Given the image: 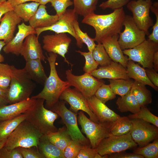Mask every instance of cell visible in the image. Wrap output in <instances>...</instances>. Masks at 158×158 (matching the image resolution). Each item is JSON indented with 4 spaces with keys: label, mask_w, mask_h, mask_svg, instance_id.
Returning a JSON list of instances; mask_svg holds the SVG:
<instances>
[{
    "label": "cell",
    "mask_w": 158,
    "mask_h": 158,
    "mask_svg": "<svg viewBox=\"0 0 158 158\" xmlns=\"http://www.w3.org/2000/svg\"><path fill=\"white\" fill-rule=\"evenodd\" d=\"M125 16L122 7L107 14H89L84 17L82 23L94 28L95 33V41L100 43L106 37L120 33Z\"/></svg>",
    "instance_id": "1"
},
{
    "label": "cell",
    "mask_w": 158,
    "mask_h": 158,
    "mask_svg": "<svg viewBox=\"0 0 158 158\" xmlns=\"http://www.w3.org/2000/svg\"><path fill=\"white\" fill-rule=\"evenodd\" d=\"M47 56L50 68L49 76L45 82L42 91L31 97L44 99L45 101V107L50 109L59 101L62 92L71 85L67 80H61L58 74L56 67L57 54L50 52L49 56Z\"/></svg>",
    "instance_id": "2"
},
{
    "label": "cell",
    "mask_w": 158,
    "mask_h": 158,
    "mask_svg": "<svg viewBox=\"0 0 158 158\" xmlns=\"http://www.w3.org/2000/svg\"><path fill=\"white\" fill-rule=\"evenodd\" d=\"M11 80L6 99L12 104L30 98L36 85L27 74L23 68L17 69L12 65Z\"/></svg>",
    "instance_id": "3"
},
{
    "label": "cell",
    "mask_w": 158,
    "mask_h": 158,
    "mask_svg": "<svg viewBox=\"0 0 158 158\" xmlns=\"http://www.w3.org/2000/svg\"><path fill=\"white\" fill-rule=\"evenodd\" d=\"M37 99L34 106L25 113L26 114L25 120L42 134L57 131L58 129L54 125V122L59 116L44 107V99Z\"/></svg>",
    "instance_id": "4"
},
{
    "label": "cell",
    "mask_w": 158,
    "mask_h": 158,
    "mask_svg": "<svg viewBox=\"0 0 158 158\" xmlns=\"http://www.w3.org/2000/svg\"><path fill=\"white\" fill-rule=\"evenodd\" d=\"M42 135L30 123L25 120L7 138L4 147L10 150L18 147H33L38 149L39 140Z\"/></svg>",
    "instance_id": "5"
},
{
    "label": "cell",
    "mask_w": 158,
    "mask_h": 158,
    "mask_svg": "<svg viewBox=\"0 0 158 158\" xmlns=\"http://www.w3.org/2000/svg\"><path fill=\"white\" fill-rule=\"evenodd\" d=\"M50 110L57 113L61 118L72 140L83 146L92 147L89 140L84 136L78 128L77 114L68 109L64 102L59 101Z\"/></svg>",
    "instance_id": "6"
},
{
    "label": "cell",
    "mask_w": 158,
    "mask_h": 158,
    "mask_svg": "<svg viewBox=\"0 0 158 158\" xmlns=\"http://www.w3.org/2000/svg\"><path fill=\"white\" fill-rule=\"evenodd\" d=\"M78 114V120L82 132L86 135L92 147L96 148L102 140L111 134L110 128L111 125L95 123L88 118L82 111Z\"/></svg>",
    "instance_id": "7"
},
{
    "label": "cell",
    "mask_w": 158,
    "mask_h": 158,
    "mask_svg": "<svg viewBox=\"0 0 158 158\" xmlns=\"http://www.w3.org/2000/svg\"><path fill=\"white\" fill-rule=\"evenodd\" d=\"M123 26L124 29L119 34L118 40L122 50L133 48L146 40V32L138 26L132 16L126 15Z\"/></svg>",
    "instance_id": "8"
},
{
    "label": "cell",
    "mask_w": 158,
    "mask_h": 158,
    "mask_svg": "<svg viewBox=\"0 0 158 158\" xmlns=\"http://www.w3.org/2000/svg\"><path fill=\"white\" fill-rule=\"evenodd\" d=\"M137 145L132 139L130 132L121 135L111 134L102 140L96 149L101 155H109L135 148Z\"/></svg>",
    "instance_id": "9"
},
{
    "label": "cell",
    "mask_w": 158,
    "mask_h": 158,
    "mask_svg": "<svg viewBox=\"0 0 158 158\" xmlns=\"http://www.w3.org/2000/svg\"><path fill=\"white\" fill-rule=\"evenodd\" d=\"M157 51L158 44L148 39L133 48L123 50L128 60L137 62L144 68H153L154 55Z\"/></svg>",
    "instance_id": "10"
},
{
    "label": "cell",
    "mask_w": 158,
    "mask_h": 158,
    "mask_svg": "<svg viewBox=\"0 0 158 158\" xmlns=\"http://www.w3.org/2000/svg\"><path fill=\"white\" fill-rule=\"evenodd\" d=\"M152 4L151 0H133L127 4L128 9L132 13V18L138 26L149 35V29L154 25L150 16V8Z\"/></svg>",
    "instance_id": "11"
},
{
    "label": "cell",
    "mask_w": 158,
    "mask_h": 158,
    "mask_svg": "<svg viewBox=\"0 0 158 158\" xmlns=\"http://www.w3.org/2000/svg\"><path fill=\"white\" fill-rule=\"evenodd\" d=\"M77 15L73 9H67L58 20L51 26L35 29L37 36L39 37L42 32L47 30L52 31L56 33H68L75 39L77 46L82 48L83 43L76 35L73 25L74 21L78 19Z\"/></svg>",
    "instance_id": "12"
},
{
    "label": "cell",
    "mask_w": 158,
    "mask_h": 158,
    "mask_svg": "<svg viewBox=\"0 0 158 158\" xmlns=\"http://www.w3.org/2000/svg\"><path fill=\"white\" fill-rule=\"evenodd\" d=\"M65 74L67 80L71 86L80 92L86 98L94 95L98 88L104 83L90 73H85L80 75L73 74L71 70H67Z\"/></svg>",
    "instance_id": "13"
},
{
    "label": "cell",
    "mask_w": 158,
    "mask_h": 158,
    "mask_svg": "<svg viewBox=\"0 0 158 158\" xmlns=\"http://www.w3.org/2000/svg\"><path fill=\"white\" fill-rule=\"evenodd\" d=\"M132 127L131 137L139 147L144 146L158 138V127L138 118L130 119Z\"/></svg>",
    "instance_id": "14"
},
{
    "label": "cell",
    "mask_w": 158,
    "mask_h": 158,
    "mask_svg": "<svg viewBox=\"0 0 158 158\" xmlns=\"http://www.w3.org/2000/svg\"><path fill=\"white\" fill-rule=\"evenodd\" d=\"M59 99L68 102L70 105V110L77 113L79 110L86 113L90 119L93 121L99 123L94 113L89 105L87 99L79 91L75 88L70 87L66 88L61 95Z\"/></svg>",
    "instance_id": "15"
},
{
    "label": "cell",
    "mask_w": 158,
    "mask_h": 158,
    "mask_svg": "<svg viewBox=\"0 0 158 158\" xmlns=\"http://www.w3.org/2000/svg\"><path fill=\"white\" fill-rule=\"evenodd\" d=\"M43 48L49 53L58 54L64 59L68 65H72L65 57L68 51L71 39L66 33H56L54 35H46L43 36Z\"/></svg>",
    "instance_id": "16"
},
{
    "label": "cell",
    "mask_w": 158,
    "mask_h": 158,
    "mask_svg": "<svg viewBox=\"0 0 158 158\" xmlns=\"http://www.w3.org/2000/svg\"><path fill=\"white\" fill-rule=\"evenodd\" d=\"M99 123L112 125L120 116L97 98L95 95L86 98Z\"/></svg>",
    "instance_id": "17"
},
{
    "label": "cell",
    "mask_w": 158,
    "mask_h": 158,
    "mask_svg": "<svg viewBox=\"0 0 158 158\" xmlns=\"http://www.w3.org/2000/svg\"><path fill=\"white\" fill-rule=\"evenodd\" d=\"M89 73L99 80L104 78L111 80L130 79L128 75L126 68L120 63L113 61L109 65L101 66Z\"/></svg>",
    "instance_id": "18"
},
{
    "label": "cell",
    "mask_w": 158,
    "mask_h": 158,
    "mask_svg": "<svg viewBox=\"0 0 158 158\" xmlns=\"http://www.w3.org/2000/svg\"><path fill=\"white\" fill-rule=\"evenodd\" d=\"M38 37L35 34H31L25 38L23 42L20 54L23 56L26 61L36 59L45 61L46 58L43 54Z\"/></svg>",
    "instance_id": "19"
},
{
    "label": "cell",
    "mask_w": 158,
    "mask_h": 158,
    "mask_svg": "<svg viewBox=\"0 0 158 158\" xmlns=\"http://www.w3.org/2000/svg\"><path fill=\"white\" fill-rule=\"evenodd\" d=\"M37 99L32 97L0 107V121L9 119L25 113L35 105Z\"/></svg>",
    "instance_id": "20"
},
{
    "label": "cell",
    "mask_w": 158,
    "mask_h": 158,
    "mask_svg": "<svg viewBox=\"0 0 158 158\" xmlns=\"http://www.w3.org/2000/svg\"><path fill=\"white\" fill-rule=\"evenodd\" d=\"M119 34L106 37L100 43L112 61L118 63L126 68L128 61V57L124 56L118 41Z\"/></svg>",
    "instance_id": "21"
},
{
    "label": "cell",
    "mask_w": 158,
    "mask_h": 158,
    "mask_svg": "<svg viewBox=\"0 0 158 158\" xmlns=\"http://www.w3.org/2000/svg\"><path fill=\"white\" fill-rule=\"evenodd\" d=\"M22 20L13 10L5 13L0 20V40H4L6 44L11 41L14 37L17 25Z\"/></svg>",
    "instance_id": "22"
},
{
    "label": "cell",
    "mask_w": 158,
    "mask_h": 158,
    "mask_svg": "<svg viewBox=\"0 0 158 158\" xmlns=\"http://www.w3.org/2000/svg\"><path fill=\"white\" fill-rule=\"evenodd\" d=\"M18 31L16 36L3 47V50L6 54L11 53L19 56L25 39L30 34H36L35 29L23 22L18 24Z\"/></svg>",
    "instance_id": "23"
},
{
    "label": "cell",
    "mask_w": 158,
    "mask_h": 158,
    "mask_svg": "<svg viewBox=\"0 0 158 158\" xmlns=\"http://www.w3.org/2000/svg\"><path fill=\"white\" fill-rule=\"evenodd\" d=\"M45 5L40 4L33 16L29 20V25L34 29L43 28L51 26L55 23L59 17L56 14H48Z\"/></svg>",
    "instance_id": "24"
},
{
    "label": "cell",
    "mask_w": 158,
    "mask_h": 158,
    "mask_svg": "<svg viewBox=\"0 0 158 158\" xmlns=\"http://www.w3.org/2000/svg\"><path fill=\"white\" fill-rule=\"evenodd\" d=\"M23 68L31 80L44 85L48 77L40 60L36 59L26 61Z\"/></svg>",
    "instance_id": "25"
},
{
    "label": "cell",
    "mask_w": 158,
    "mask_h": 158,
    "mask_svg": "<svg viewBox=\"0 0 158 158\" xmlns=\"http://www.w3.org/2000/svg\"><path fill=\"white\" fill-rule=\"evenodd\" d=\"M128 77L134 81L145 85H148L156 91H158V87L154 85L149 80L146 75L144 68L132 60H128L126 67Z\"/></svg>",
    "instance_id": "26"
},
{
    "label": "cell",
    "mask_w": 158,
    "mask_h": 158,
    "mask_svg": "<svg viewBox=\"0 0 158 158\" xmlns=\"http://www.w3.org/2000/svg\"><path fill=\"white\" fill-rule=\"evenodd\" d=\"M38 149L44 158H64L63 152L49 140L47 134L40 138Z\"/></svg>",
    "instance_id": "27"
},
{
    "label": "cell",
    "mask_w": 158,
    "mask_h": 158,
    "mask_svg": "<svg viewBox=\"0 0 158 158\" xmlns=\"http://www.w3.org/2000/svg\"><path fill=\"white\" fill-rule=\"evenodd\" d=\"M116 104L117 109L121 112L130 111L134 114L138 112L140 109L131 89L127 94L118 97L116 101Z\"/></svg>",
    "instance_id": "28"
},
{
    "label": "cell",
    "mask_w": 158,
    "mask_h": 158,
    "mask_svg": "<svg viewBox=\"0 0 158 158\" xmlns=\"http://www.w3.org/2000/svg\"><path fill=\"white\" fill-rule=\"evenodd\" d=\"M47 135L49 140L63 152L72 140L65 126L59 128L56 132H48Z\"/></svg>",
    "instance_id": "29"
},
{
    "label": "cell",
    "mask_w": 158,
    "mask_h": 158,
    "mask_svg": "<svg viewBox=\"0 0 158 158\" xmlns=\"http://www.w3.org/2000/svg\"><path fill=\"white\" fill-rule=\"evenodd\" d=\"M26 117L25 113L11 119L0 121V140L7 139Z\"/></svg>",
    "instance_id": "30"
},
{
    "label": "cell",
    "mask_w": 158,
    "mask_h": 158,
    "mask_svg": "<svg viewBox=\"0 0 158 158\" xmlns=\"http://www.w3.org/2000/svg\"><path fill=\"white\" fill-rule=\"evenodd\" d=\"M131 90L140 107L152 103V93L145 85L134 81Z\"/></svg>",
    "instance_id": "31"
},
{
    "label": "cell",
    "mask_w": 158,
    "mask_h": 158,
    "mask_svg": "<svg viewBox=\"0 0 158 158\" xmlns=\"http://www.w3.org/2000/svg\"><path fill=\"white\" fill-rule=\"evenodd\" d=\"M40 5L36 2L25 3L15 6L13 10L18 16L26 22L35 14Z\"/></svg>",
    "instance_id": "32"
},
{
    "label": "cell",
    "mask_w": 158,
    "mask_h": 158,
    "mask_svg": "<svg viewBox=\"0 0 158 158\" xmlns=\"http://www.w3.org/2000/svg\"><path fill=\"white\" fill-rule=\"evenodd\" d=\"M74 11L84 17L94 13L99 0H73Z\"/></svg>",
    "instance_id": "33"
},
{
    "label": "cell",
    "mask_w": 158,
    "mask_h": 158,
    "mask_svg": "<svg viewBox=\"0 0 158 158\" xmlns=\"http://www.w3.org/2000/svg\"><path fill=\"white\" fill-rule=\"evenodd\" d=\"M109 85L113 93L121 97L126 95L130 91L134 81L130 79H109Z\"/></svg>",
    "instance_id": "34"
},
{
    "label": "cell",
    "mask_w": 158,
    "mask_h": 158,
    "mask_svg": "<svg viewBox=\"0 0 158 158\" xmlns=\"http://www.w3.org/2000/svg\"><path fill=\"white\" fill-rule=\"evenodd\" d=\"M132 127V123L128 117L120 116L111 125L110 133L115 135H125L130 132Z\"/></svg>",
    "instance_id": "35"
},
{
    "label": "cell",
    "mask_w": 158,
    "mask_h": 158,
    "mask_svg": "<svg viewBox=\"0 0 158 158\" xmlns=\"http://www.w3.org/2000/svg\"><path fill=\"white\" fill-rule=\"evenodd\" d=\"M151 143L136 148L133 153L142 156L144 158H158V138L153 140Z\"/></svg>",
    "instance_id": "36"
},
{
    "label": "cell",
    "mask_w": 158,
    "mask_h": 158,
    "mask_svg": "<svg viewBox=\"0 0 158 158\" xmlns=\"http://www.w3.org/2000/svg\"><path fill=\"white\" fill-rule=\"evenodd\" d=\"M92 53L94 59L101 66H107L112 61L101 43L96 44Z\"/></svg>",
    "instance_id": "37"
},
{
    "label": "cell",
    "mask_w": 158,
    "mask_h": 158,
    "mask_svg": "<svg viewBox=\"0 0 158 158\" xmlns=\"http://www.w3.org/2000/svg\"><path fill=\"white\" fill-rule=\"evenodd\" d=\"M130 119H141L158 127V117L152 113L146 106L142 107L137 113L129 115L128 117Z\"/></svg>",
    "instance_id": "38"
},
{
    "label": "cell",
    "mask_w": 158,
    "mask_h": 158,
    "mask_svg": "<svg viewBox=\"0 0 158 158\" xmlns=\"http://www.w3.org/2000/svg\"><path fill=\"white\" fill-rule=\"evenodd\" d=\"M12 65L0 63V88L5 90L8 89L11 80Z\"/></svg>",
    "instance_id": "39"
},
{
    "label": "cell",
    "mask_w": 158,
    "mask_h": 158,
    "mask_svg": "<svg viewBox=\"0 0 158 158\" xmlns=\"http://www.w3.org/2000/svg\"><path fill=\"white\" fill-rule=\"evenodd\" d=\"M75 33L80 40L87 46L89 51L92 52L96 44L94 38L90 37L86 32L82 31L80 28L78 19L75 20L73 23Z\"/></svg>",
    "instance_id": "40"
},
{
    "label": "cell",
    "mask_w": 158,
    "mask_h": 158,
    "mask_svg": "<svg viewBox=\"0 0 158 158\" xmlns=\"http://www.w3.org/2000/svg\"><path fill=\"white\" fill-rule=\"evenodd\" d=\"M94 95L104 104L109 100L115 99L116 97V95L112 92L109 85L104 83L98 88Z\"/></svg>",
    "instance_id": "41"
},
{
    "label": "cell",
    "mask_w": 158,
    "mask_h": 158,
    "mask_svg": "<svg viewBox=\"0 0 158 158\" xmlns=\"http://www.w3.org/2000/svg\"><path fill=\"white\" fill-rule=\"evenodd\" d=\"M76 51L83 56L85 59V63L83 67V70L85 73H89L97 69L99 65L94 59L92 52L89 51L85 52L80 50Z\"/></svg>",
    "instance_id": "42"
},
{
    "label": "cell",
    "mask_w": 158,
    "mask_h": 158,
    "mask_svg": "<svg viewBox=\"0 0 158 158\" xmlns=\"http://www.w3.org/2000/svg\"><path fill=\"white\" fill-rule=\"evenodd\" d=\"M83 146L78 142L72 140L63 151L64 158H76Z\"/></svg>",
    "instance_id": "43"
},
{
    "label": "cell",
    "mask_w": 158,
    "mask_h": 158,
    "mask_svg": "<svg viewBox=\"0 0 158 158\" xmlns=\"http://www.w3.org/2000/svg\"><path fill=\"white\" fill-rule=\"evenodd\" d=\"M150 10L155 15L156 22L152 26V31L148 35V39L158 44V2H155L151 5Z\"/></svg>",
    "instance_id": "44"
},
{
    "label": "cell",
    "mask_w": 158,
    "mask_h": 158,
    "mask_svg": "<svg viewBox=\"0 0 158 158\" xmlns=\"http://www.w3.org/2000/svg\"><path fill=\"white\" fill-rule=\"evenodd\" d=\"M50 3L60 17L66 11L67 8L73 4L71 0H51Z\"/></svg>",
    "instance_id": "45"
},
{
    "label": "cell",
    "mask_w": 158,
    "mask_h": 158,
    "mask_svg": "<svg viewBox=\"0 0 158 158\" xmlns=\"http://www.w3.org/2000/svg\"><path fill=\"white\" fill-rule=\"evenodd\" d=\"M130 0H107L102 2L99 5L102 9L110 8L115 10L120 8L127 4Z\"/></svg>",
    "instance_id": "46"
},
{
    "label": "cell",
    "mask_w": 158,
    "mask_h": 158,
    "mask_svg": "<svg viewBox=\"0 0 158 158\" xmlns=\"http://www.w3.org/2000/svg\"><path fill=\"white\" fill-rule=\"evenodd\" d=\"M23 158H44L36 147H17Z\"/></svg>",
    "instance_id": "47"
},
{
    "label": "cell",
    "mask_w": 158,
    "mask_h": 158,
    "mask_svg": "<svg viewBox=\"0 0 158 158\" xmlns=\"http://www.w3.org/2000/svg\"><path fill=\"white\" fill-rule=\"evenodd\" d=\"M0 158H23L17 148L8 149L4 146L0 150Z\"/></svg>",
    "instance_id": "48"
},
{
    "label": "cell",
    "mask_w": 158,
    "mask_h": 158,
    "mask_svg": "<svg viewBox=\"0 0 158 158\" xmlns=\"http://www.w3.org/2000/svg\"><path fill=\"white\" fill-rule=\"evenodd\" d=\"M97 153L96 148L83 146L80 150L76 158H94Z\"/></svg>",
    "instance_id": "49"
},
{
    "label": "cell",
    "mask_w": 158,
    "mask_h": 158,
    "mask_svg": "<svg viewBox=\"0 0 158 158\" xmlns=\"http://www.w3.org/2000/svg\"><path fill=\"white\" fill-rule=\"evenodd\" d=\"M110 158H144L142 156L133 153H128L123 151L113 153L108 156Z\"/></svg>",
    "instance_id": "50"
},
{
    "label": "cell",
    "mask_w": 158,
    "mask_h": 158,
    "mask_svg": "<svg viewBox=\"0 0 158 158\" xmlns=\"http://www.w3.org/2000/svg\"><path fill=\"white\" fill-rule=\"evenodd\" d=\"M146 75L149 80L155 86L158 87V73L153 68L145 69Z\"/></svg>",
    "instance_id": "51"
},
{
    "label": "cell",
    "mask_w": 158,
    "mask_h": 158,
    "mask_svg": "<svg viewBox=\"0 0 158 158\" xmlns=\"http://www.w3.org/2000/svg\"><path fill=\"white\" fill-rule=\"evenodd\" d=\"M13 9V8L7 1L0 2V20L2 15Z\"/></svg>",
    "instance_id": "52"
},
{
    "label": "cell",
    "mask_w": 158,
    "mask_h": 158,
    "mask_svg": "<svg viewBox=\"0 0 158 158\" xmlns=\"http://www.w3.org/2000/svg\"><path fill=\"white\" fill-rule=\"evenodd\" d=\"M40 0H8L7 1L14 8L19 4L24 3L29 1H32L39 3Z\"/></svg>",
    "instance_id": "53"
},
{
    "label": "cell",
    "mask_w": 158,
    "mask_h": 158,
    "mask_svg": "<svg viewBox=\"0 0 158 158\" xmlns=\"http://www.w3.org/2000/svg\"><path fill=\"white\" fill-rule=\"evenodd\" d=\"M153 68L155 71H158V51L154 53L153 59Z\"/></svg>",
    "instance_id": "54"
},
{
    "label": "cell",
    "mask_w": 158,
    "mask_h": 158,
    "mask_svg": "<svg viewBox=\"0 0 158 158\" xmlns=\"http://www.w3.org/2000/svg\"><path fill=\"white\" fill-rule=\"evenodd\" d=\"M6 44V43L4 41H0V63L4 62V56L0 54V51Z\"/></svg>",
    "instance_id": "55"
},
{
    "label": "cell",
    "mask_w": 158,
    "mask_h": 158,
    "mask_svg": "<svg viewBox=\"0 0 158 158\" xmlns=\"http://www.w3.org/2000/svg\"><path fill=\"white\" fill-rule=\"evenodd\" d=\"M6 99L4 97L0 96V107L8 104Z\"/></svg>",
    "instance_id": "56"
},
{
    "label": "cell",
    "mask_w": 158,
    "mask_h": 158,
    "mask_svg": "<svg viewBox=\"0 0 158 158\" xmlns=\"http://www.w3.org/2000/svg\"><path fill=\"white\" fill-rule=\"evenodd\" d=\"M8 90H4L0 88V96L6 99Z\"/></svg>",
    "instance_id": "57"
},
{
    "label": "cell",
    "mask_w": 158,
    "mask_h": 158,
    "mask_svg": "<svg viewBox=\"0 0 158 158\" xmlns=\"http://www.w3.org/2000/svg\"><path fill=\"white\" fill-rule=\"evenodd\" d=\"M51 0H40L39 3L40 4L45 5L47 3L50 2Z\"/></svg>",
    "instance_id": "58"
},
{
    "label": "cell",
    "mask_w": 158,
    "mask_h": 158,
    "mask_svg": "<svg viewBox=\"0 0 158 158\" xmlns=\"http://www.w3.org/2000/svg\"><path fill=\"white\" fill-rule=\"evenodd\" d=\"M7 139H5L0 140V150L4 146Z\"/></svg>",
    "instance_id": "59"
},
{
    "label": "cell",
    "mask_w": 158,
    "mask_h": 158,
    "mask_svg": "<svg viewBox=\"0 0 158 158\" xmlns=\"http://www.w3.org/2000/svg\"><path fill=\"white\" fill-rule=\"evenodd\" d=\"M6 1V0H0V2H3Z\"/></svg>",
    "instance_id": "60"
}]
</instances>
